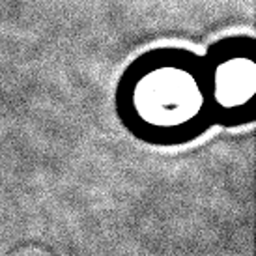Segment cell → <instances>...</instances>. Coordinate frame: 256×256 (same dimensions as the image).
<instances>
[{
  "label": "cell",
  "instance_id": "cell-2",
  "mask_svg": "<svg viewBox=\"0 0 256 256\" xmlns=\"http://www.w3.org/2000/svg\"><path fill=\"white\" fill-rule=\"evenodd\" d=\"M253 39L232 36L213 45L206 62L213 116L243 122V112L253 118L256 92V64Z\"/></svg>",
  "mask_w": 256,
  "mask_h": 256
},
{
  "label": "cell",
  "instance_id": "cell-1",
  "mask_svg": "<svg viewBox=\"0 0 256 256\" xmlns=\"http://www.w3.org/2000/svg\"><path fill=\"white\" fill-rule=\"evenodd\" d=\"M125 122L154 142H182L213 118L204 58L183 49L150 51L120 85Z\"/></svg>",
  "mask_w": 256,
  "mask_h": 256
}]
</instances>
